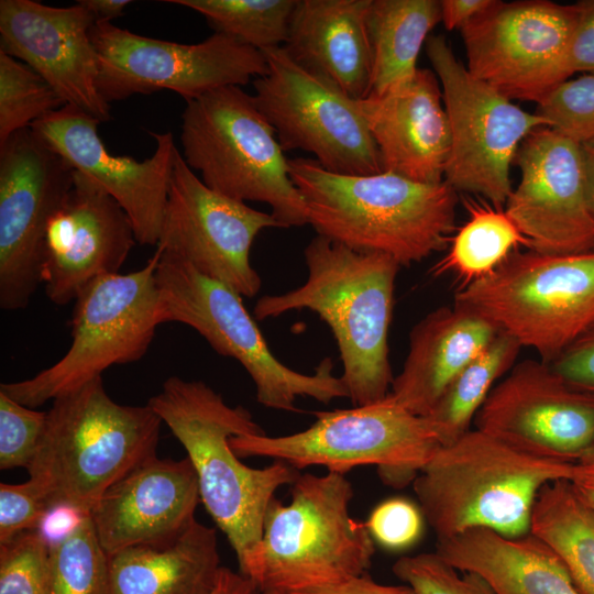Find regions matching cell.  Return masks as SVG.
Listing matches in <instances>:
<instances>
[{"instance_id":"ba28073f","label":"cell","mask_w":594,"mask_h":594,"mask_svg":"<svg viewBox=\"0 0 594 594\" xmlns=\"http://www.w3.org/2000/svg\"><path fill=\"white\" fill-rule=\"evenodd\" d=\"M156 267L160 323L178 322L196 330L220 355L235 359L256 387L257 402L277 410L298 411V397L328 404L349 397L342 377L324 358L312 374L283 364L268 348L243 305L242 296L185 260L160 249Z\"/></svg>"},{"instance_id":"30bf717a","label":"cell","mask_w":594,"mask_h":594,"mask_svg":"<svg viewBox=\"0 0 594 594\" xmlns=\"http://www.w3.org/2000/svg\"><path fill=\"white\" fill-rule=\"evenodd\" d=\"M158 260L160 251L155 250L142 268L107 274L89 283L75 299L72 344L66 354L30 378L2 383L0 392L36 408L102 376L113 365L142 359L161 324Z\"/></svg>"},{"instance_id":"74e56055","label":"cell","mask_w":594,"mask_h":594,"mask_svg":"<svg viewBox=\"0 0 594 594\" xmlns=\"http://www.w3.org/2000/svg\"><path fill=\"white\" fill-rule=\"evenodd\" d=\"M393 573L416 594H495L482 578L459 571L437 552L402 557Z\"/></svg>"},{"instance_id":"5bb4252c","label":"cell","mask_w":594,"mask_h":594,"mask_svg":"<svg viewBox=\"0 0 594 594\" xmlns=\"http://www.w3.org/2000/svg\"><path fill=\"white\" fill-rule=\"evenodd\" d=\"M262 52L268 72L253 81V97L284 152L306 151L339 175L384 172L360 100L301 68L283 47Z\"/></svg>"},{"instance_id":"f5cc1de1","label":"cell","mask_w":594,"mask_h":594,"mask_svg":"<svg viewBox=\"0 0 594 594\" xmlns=\"http://www.w3.org/2000/svg\"><path fill=\"white\" fill-rule=\"evenodd\" d=\"M261 594H287V593L277 592V591H263L261 592Z\"/></svg>"},{"instance_id":"277c9868","label":"cell","mask_w":594,"mask_h":594,"mask_svg":"<svg viewBox=\"0 0 594 594\" xmlns=\"http://www.w3.org/2000/svg\"><path fill=\"white\" fill-rule=\"evenodd\" d=\"M579 476L576 462L537 457L471 429L440 447L413 483L425 519L442 540L472 528L525 536L540 490Z\"/></svg>"},{"instance_id":"44dd1931","label":"cell","mask_w":594,"mask_h":594,"mask_svg":"<svg viewBox=\"0 0 594 594\" xmlns=\"http://www.w3.org/2000/svg\"><path fill=\"white\" fill-rule=\"evenodd\" d=\"M94 24L78 2L59 8L33 0L0 1V51L42 76L64 105L103 122L111 113L98 88Z\"/></svg>"},{"instance_id":"681fc988","label":"cell","mask_w":594,"mask_h":594,"mask_svg":"<svg viewBox=\"0 0 594 594\" xmlns=\"http://www.w3.org/2000/svg\"><path fill=\"white\" fill-rule=\"evenodd\" d=\"M585 162L586 200L594 227V142L582 144ZM594 251V245L593 250Z\"/></svg>"},{"instance_id":"e575fe53","label":"cell","mask_w":594,"mask_h":594,"mask_svg":"<svg viewBox=\"0 0 594 594\" xmlns=\"http://www.w3.org/2000/svg\"><path fill=\"white\" fill-rule=\"evenodd\" d=\"M63 106L42 76L0 51V145Z\"/></svg>"},{"instance_id":"e0dca14e","label":"cell","mask_w":594,"mask_h":594,"mask_svg":"<svg viewBox=\"0 0 594 594\" xmlns=\"http://www.w3.org/2000/svg\"><path fill=\"white\" fill-rule=\"evenodd\" d=\"M268 228H280L272 213L211 190L178 152L156 249L250 298L262 285L251 265V248Z\"/></svg>"},{"instance_id":"c3c4849f","label":"cell","mask_w":594,"mask_h":594,"mask_svg":"<svg viewBox=\"0 0 594 594\" xmlns=\"http://www.w3.org/2000/svg\"><path fill=\"white\" fill-rule=\"evenodd\" d=\"M92 15L95 23L111 22L123 14L124 9L133 3L130 0H78Z\"/></svg>"},{"instance_id":"4fadbf2b","label":"cell","mask_w":594,"mask_h":594,"mask_svg":"<svg viewBox=\"0 0 594 594\" xmlns=\"http://www.w3.org/2000/svg\"><path fill=\"white\" fill-rule=\"evenodd\" d=\"M90 38L98 56V88L109 105L164 89L187 102L222 87L244 86L268 72L262 51L218 32L197 44H180L99 22Z\"/></svg>"},{"instance_id":"7c38bea8","label":"cell","mask_w":594,"mask_h":594,"mask_svg":"<svg viewBox=\"0 0 594 594\" xmlns=\"http://www.w3.org/2000/svg\"><path fill=\"white\" fill-rule=\"evenodd\" d=\"M426 54L439 79L450 125L444 182L457 193L503 207L513 190L510 166L520 144L535 130L549 127L547 120L473 77L443 35L428 37Z\"/></svg>"},{"instance_id":"603a6c76","label":"cell","mask_w":594,"mask_h":594,"mask_svg":"<svg viewBox=\"0 0 594 594\" xmlns=\"http://www.w3.org/2000/svg\"><path fill=\"white\" fill-rule=\"evenodd\" d=\"M199 502L198 479L189 459L155 454L107 488L88 515L109 557L178 535L196 519Z\"/></svg>"},{"instance_id":"9c48e42d","label":"cell","mask_w":594,"mask_h":594,"mask_svg":"<svg viewBox=\"0 0 594 594\" xmlns=\"http://www.w3.org/2000/svg\"><path fill=\"white\" fill-rule=\"evenodd\" d=\"M474 311L551 363L594 324V251H514L487 276L461 286Z\"/></svg>"},{"instance_id":"4dcf8cb0","label":"cell","mask_w":594,"mask_h":594,"mask_svg":"<svg viewBox=\"0 0 594 594\" xmlns=\"http://www.w3.org/2000/svg\"><path fill=\"white\" fill-rule=\"evenodd\" d=\"M521 345L504 332L476 355L447 386L425 418L441 447L471 430V424L493 387L516 364Z\"/></svg>"},{"instance_id":"ac0fdd59","label":"cell","mask_w":594,"mask_h":594,"mask_svg":"<svg viewBox=\"0 0 594 594\" xmlns=\"http://www.w3.org/2000/svg\"><path fill=\"white\" fill-rule=\"evenodd\" d=\"M475 429L527 453L578 462L594 447V395L542 360H524L493 387Z\"/></svg>"},{"instance_id":"ee69618b","label":"cell","mask_w":594,"mask_h":594,"mask_svg":"<svg viewBox=\"0 0 594 594\" xmlns=\"http://www.w3.org/2000/svg\"><path fill=\"white\" fill-rule=\"evenodd\" d=\"M86 515L70 506L56 505L46 512L37 530L52 546L70 534Z\"/></svg>"},{"instance_id":"b9f144b4","label":"cell","mask_w":594,"mask_h":594,"mask_svg":"<svg viewBox=\"0 0 594 594\" xmlns=\"http://www.w3.org/2000/svg\"><path fill=\"white\" fill-rule=\"evenodd\" d=\"M549 364L571 386L594 395V324Z\"/></svg>"},{"instance_id":"cb8c5ba5","label":"cell","mask_w":594,"mask_h":594,"mask_svg":"<svg viewBox=\"0 0 594 594\" xmlns=\"http://www.w3.org/2000/svg\"><path fill=\"white\" fill-rule=\"evenodd\" d=\"M384 172L424 184L444 182L451 134L439 79L418 68L406 85L360 100Z\"/></svg>"},{"instance_id":"8fae6325","label":"cell","mask_w":594,"mask_h":594,"mask_svg":"<svg viewBox=\"0 0 594 594\" xmlns=\"http://www.w3.org/2000/svg\"><path fill=\"white\" fill-rule=\"evenodd\" d=\"M314 415L316 421L302 431L235 436L230 444L240 458H272L296 470L320 465L345 474L356 466L376 465L392 485L414 481L441 447L428 420L389 394L373 404Z\"/></svg>"},{"instance_id":"7a4b0ae2","label":"cell","mask_w":594,"mask_h":594,"mask_svg":"<svg viewBox=\"0 0 594 594\" xmlns=\"http://www.w3.org/2000/svg\"><path fill=\"white\" fill-rule=\"evenodd\" d=\"M305 284L265 295L254 307L257 320L309 309L330 327L343 364L341 376L354 406L384 399L394 381L388 330L400 265L382 253L359 252L321 235L305 248Z\"/></svg>"},{"instance_id":"f546056e","label":"cell","mask_w":594,"mask_h":594,"mask_svg":"<svg viewBox=\"0 0 594 594\" xmlns=\"http://www.w3.org/2000/svg\"><path fill=\"white\" fill-rule=\"evenodd\" d=\"M530 532L557 553L580 594H594V508L572 481H553L540 490Z\"/></svg>"},{"instance_id":"2e32d148","label":"cell","mask_w":594,"mask_h":594,"mask_svg":"<svg viewBox=\"0 0 594 594\" xmlns=\"http://www.w3.org/2000/svg\"><path fill=\"white\" fill-rule=\"evenodd\" d=\"M75 169L31 127L0 145V307L25 308L42 283L51 218L74 183Z\"/></svg>"},{"instance_id":"7dc6e473","label":"cell","mask_w":594,"mask_h":594,"mask_svg":"<svg viewBox=\"0 0 594 594\" xmlns=\"http://www.w3.org/2000/svg\"><path fill=\"white\" fill-rule=\"evenodd\" d=\"M257 585L240 572L221 568L218 581L209 594H255Z\"/></svg>"},{"instance_id":"60d3db41","label":"cell","mask_w":594,"mask_h":594,"mask_svg":"<svg viewBox=\"0 0 594 594\" xmlns=\"http://www.w3.org/2000/svg\"><path fill=\"white\" fill-rule=\"evenodd\" d=\"M50 509L38 488L28 480L0 484V544L36 530Z\"/></svg>"},{"instance_id":"836d02e7","label":"cell","mask_w":594,"mask_h":594,"mask_svg":"<svg viewBox=\"0 0 594 594\" xmlns=\"http://www.w3.org/2000/svg\"><path fill=\"white\" fill-rule=\"evenodd\" d=\"M50 594H109V557L89 515L51 546Z\"/></svg>"},{"instance_id":"d4e9b609","label":"cell","mask_w":594,"mask_h":594,"mask_svg":"<svg viewBox=\"0 0 594 594\" xmlns=\"http://www.w3.org/2000/svg\"><path fill=\"white\" fill-rule=\"evenodd\" d=\"M367 4L369 0H297L282 46L301 68L355 100L369 97L372 88Z\"/></svg>"},{"instance_id":"816d5d0a","label":"cell","mask_w":594,"mask_h":594,"mask_svg":"<svg viewBox=\"0 0 594 594\" xmlns=\"http://www.w3.org/2000/svg\"><path fill=\"white\" fill-rule=\"evenodd\" d=\"M576 463L580 470V476L578 479H594V447L588 450Z\"/></svg>"},{"instance_id":"83f0119b","label":"cell","mask_w":594,"mask_h":594,"mask_svg":"<svg viewBox=\"0 0 594 594\" xmlns=\"http://www.w3.org/2000/svg\"><path fill=\"white\" fill-rule=\"evenodd\" d=\"M221 568L216 530L195 519L172 538L109 556V594H209Z\"/></svg>"},{"instance_id":"ffe728a7","label":"cell","mask_w":594,"mask_h":594,"mask_svg":"<svg viewBox=\"0 0 594 594\" xmlns=\"http://www.w3.org/2000/svg\"><path fill=\"white\" fill-rule=\"evenodd\" d=\"M100 122L65 105L31 128L75 170L95 180L128 215L136 242L157 245L178 154L170 132L150 134L156 142L151 157L136 161L108 152L98 134Z\"/></svg>"},{"instance_id":"f907efd6","label":"cell","mask_w":594,"mask_h":594,"mask_svg":"<svg viewBox=\"0 0 594 594\" xmlns=\"http://www.w3.org/2000/svg\"><path fill=\"white\" fill-rule=\"evenodd\" d=\"M572 483L584 501L594 508V479L581 477Z\"/></svg>"},{"instance_id":"d6a6232c","label":"cell","mask_w":594,"mask_h":594,"mask_svg":"<svg viewBox=\"0 0 594 594\" xmlns=\"http://www.w3.org/2000/svg\"><path fill=\"white\" fill-rule=\"evenodd\" d=\"M200 13L215 32L256 50L282 47L287 41L297 0H166Z\"/></svg>"},{"instance_id":"484cf974","label":"cell","mask_w":594,"mask_h":594,"mask_svg":"<svg viewBox=\"0 0 594 594\" xmlns=\"http://www.w3.org/2000/svg\"><path fill=\"white\" fill-rule=\"evenodd\" d=\"M498 332L459 305L435 309L411 329L409 350L389 395L413 414L427 416L450 382Z\"/></svg>"},{"instance_id":"8d00e7d4","label":"cell","mask_w":594,"mask_h":594,"mask_svg":"<svg viewBox=\"0 0 594 594\" xmlns=\"http://www.w3.org/2000/svg\"><path fill=\"white\" fill-rule=\"evenodd\" d=\"M536 112L549 128L580 144L594 142V74L569 78L551 91Z\"/></svg>"},{"instance_id":"f1b7e54d","label":"cell","mask_w":594,"mask_h":594,"mask_svg":"<svg viewBox=\"0 0 594 594\" xmlns=\"http://www.w3.org/2000/svg\"><path fill=\"white\" fill-rule=\"evenodd\" d=\"M365 31L372 54L370 96H382L409 82L431 30L441 22L438 0H369Z\"/></svg>"},{"instance_id":"8992f818","label":"cell","mask_w":594,"mask_h":594,"mask_svg":"<svg viewBox=\"0 0 594 594\" xmlns=\"http://www.w3.org/2000/svg\"><path fill=\"white\" fill-rule=\"evenodd\" d=\"M180 143L184 161L211 190L237 201L268 205L280 228L308 224L288 158L253 95L228 86L187 101Z\"/></svg>"},{"instance_id":"9a60e30c","label":"cell","mask_w":594,"mask_h":594,"mask_svg":"<svg viewBox=\"0 0 594 594\" xmlns=\"http://www.w3.org/2000/svg\"><path fill=\"white\" fill-rule=\"evenodd\" d=\"M576 18L575 3L494 0L461 30L466 68L510 100L538 105L572 76Z\"/></svg>"},{"instance_id":"bcb514c9","label":"cell","mask_w":594,"mask_h":594,"mask_svg":"<svg viewBox=\"0 0 594 594\" xmlns=\"http://www.w3.org/2000/svg\"><path fill=\"white\" fill-rule=\"evenodd\" d=\"M494 0H440L441 22L449 31L462 30Z\"/></svg>"},{"instance_id":"7bdbcfd3","label":"cell","mask_w":594,"mask_h":594,"mask_svg":"<svg viewBox=\"0 0 594 594\" xmlns=\"http://www.w3.org/2000/svg\"><path fill=\"white\" fill-rule=\"evenodd\" d=\"M578 18L569 48L571 74H594V0L576 3Z\"/></svg>"},{"instance_id":"7402d4cb","label":"cell","mask_w":594,"mask_h":594,"mask_svg":"<svg viewBox=\"0 0 594 594\" xmlns=\"http://www.w3.org/2000/svg\"><path fill=\"white\" fill-rule=\"evenodd\" d=\"M135 243L122 207L89 176L75 170L73 187L45 233L46 296L57 306L75 301L96 278L119 273Z\"/></svg>"},{"instance_id":"f35d334b","label":"cell","mask_w":594,"mask_h":594,"mask_svg":"<svg viewBox=\"0 0 594 594\" xmlns=\"http://www.w3.org/2000/svg\"><path fill=\"white\" fill-rule=\"evenodd\" d=\"M46 422V411L24 406L0 392V469L32 462Z\"/></svg>"},{"instance_id":"d6986e66","label":"cell","mask_w":594,"mask_h":594,"mask_svg":"<svg viewBox=\"0 0 594 594\" xmlns=\"http://www.w3.org/2000/svg\"><path fill=\"white\" fill-rule=\"evenodd\" d=\"M514 163L520 169V182L505 211L527 239L528 250L549 254L592 251L594 227L582 144L542 127L524 140Z\"/></svg>"},{"instance_id":"f6af8a7d","label":"cell","mask_w":594,"mask_h":594,"mask_svg":"<svg viewBox=\"0 0 594 594\" xmlns=\"http://www.w3.org/2000/svg\"><path fill=\"white\" fill-rule=\"evenodd\" d=\"M299 594H416L409 585H385L369 575L353 578L343 583Z\"/></svg>"},{"instance_id":"52a82bcc","label":"cell","mask_w":594,"mask_h":594,"mask_svg":"<svg viewBox=\"0 0 594 594\" xmlns=\"http://www.w3.org/2000/svg\"><path fill=\"white\" fill-rule=\"evenodd\" d=\"M290 502L272 499L263 522L260 592L299 594L366 574L375 552L365 524L350 515L344 474H299Z\"/></svg>"},{"instance_id":"5b68a950","label":"cell","mask_w":594,"mask_h":594,"mask_svg":"<svg viewBox=\"0 0 594 594\" xmlns=\"http://www.w3.org/2000/svg\"><path fill=\"white\" fill-rule=\"evenodd\" d=\"M52 402L29 480L50 508L89 514L107 488L156 454L163 422L147 404L114 402L102 376Z\"/></svg>"},{"instance_id":"4316f807","label":"cell","mask_w":594,"mask_h":594,"mask_svg":"<svg viewBox=\"0 0 594 594\" xmlns=\"http://www.w3.org/2000/svg\"><path fill=\"white\" fill-rule=\"evenodd\" d=\"M436 552L482 578L495 594H580L557 553L531 532L507 537L472 528L437 540Z\"/></svg>"},{"instance_id":"6da1fadb","label":"cell","mask_w":594,"mask_h":594,"mask_svg":"<svg viewBox=\"0 0 594 594\" xmlns=\"http://www.w3.org/2000/svg\"><path fill=\"white\" fill-rule=\"evenodd\" d=\"M147 405L185 448L202 504L228 538L239 572L257 585L266 510L275 492L295 482L298 470L279 460L263 469L244 464L230 439L264 430L246 408L228 405L201 381L169 376Z\"/></svg>"},{"instance_id":"d590c367","label":"cell","mask_w":594,"mask_h":594,"mask_svg":"<svg viewBox=\"0 0 594 594\" xmlns=\"http://www.w3.org/2000/svg\"><path fill=\"white\" fill-rule=\"evenodd\" d=\"M51 544L38 532H23L0 544V594H50Z\"/></svg>"},{"instance_id":"ab89813d","label":"cell","mask_w":594,"mask_h":594,"mask_svg":"<svg viewBox=\"0 0 594 594\" xmlns=\"http://www.w3.org/2000/svg\"><path fill=\"white\" fill-rule=\"evenodd\" d=\"M424 518L416 504L403 497H394L380 503L371 512L365 526L380 546L391 551H400L419 540Z\"/></svg>"},{"instance_id":"3957f363","label":"cell","mask_w":594,"mask_h":594,"mask_svg":"<svg viewBox=\"0 0 594 594\" xmlns=\"http://www.w3.org/2000/svg\"><path fill=\"white\" fill-rule=\"evenodd\" d=\"M288 174L308 224L352 250L409 266L446 249L455 231L458 196L446 182L424 184L389 172L339 175L305 157L288 160Z\"/></svg>"},{"instance_id":"1f68e13d","label":"cell","mask_w":594,"mask_h":594,"mask_svg":"<svg viewBox=\"0 0 594 594\" xmlns=\"http://www.w3.org/2000/svg\"><path fill=\"white\" fill-rule=\"evenodd\" d=\"M469 218L450 240L449 252L435 265L436 275L452 273L461 286L481 279L497 268L528 241L505 209L485 199L464 200Z\"/></svg>"}]
</instances>
